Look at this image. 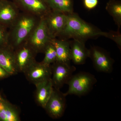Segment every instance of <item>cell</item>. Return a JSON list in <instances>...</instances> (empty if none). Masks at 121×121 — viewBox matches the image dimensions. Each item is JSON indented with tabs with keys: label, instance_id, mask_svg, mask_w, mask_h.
Instances as JSON below:
<instances>
[{
	"label": "cell",
	"instance_id": "cell-1",
	"mask_svg": "<svg viewBox=\"0 0 121 121\" xmlns=\"http://www.w3.org/2000/svg\"><path fill=\"white\" fill-rule=\"evenodd\" d=\"M41 19L30 13L20 12L8 29L9 46L15 50L26 43Z\"/></svg>",
	"mask_w": 121,
	"mask_h": 121
},
{
	"label": "cell",
	"instance_id": "cell-3",
	"mask_svg": "<svg viewBox=\"0 0 121 121\" xmlns=\"http://www.w3.org/2000/svg\"><path fill=\"white\" fill-rule=\"evenodd\" d=\"M97 82L95 76L89 72H82L73 75L67 83L68 89L64 95H74L79 97L86 95Z\"/></svg>",
	"mask_w": 121,
	"mask_h": 121
},
{
	"label": "cell",
	"instance_id": "cell-13",
	"mask_svg": "<svg viewBox=\"0 0 121 121\" xmlns=\"http://www.w3.org/2000/svg\"><path fill=\"white\" fill-rule=\"evenodd\" d=\"M0 65L10 76L19 73L15 63L14 50L9 45L0 48Z\"/></svg>",
	"mask_w": 121,
	"mask_h": 121
},
{
	"label": "cell",
	"instance_id": "cell-24",
	"mask_svg": "<svg viewBox=\"0 0 121 121\" xmlns=\"http://www.w3.org/2000/svg\"><path fill=\"white\" fill-rule=\"evenodd\" d=\"M9 77L10 76L0 65V80H3Z\"/></svg>",
	"mask_w": 121,
	"mask_h": 121
},
{
	"label": "cell",
	"instance_id": "cell-6",
	"mask_svg": "<svg viewBox=\"0 0 121 121\" xmlns=\"http://www.w3.org/2000/svg\"><path fill=\"white\" fill-rule=\"evenodd\" d=\"M90 56L93 66L98 72L110 73L112 71L114 61L109 53L101 48L97 46L90 49Z\"/></svg>",
	"mask_w": 121,
	"mask_h": 121
},
{
	"label": "cell",
	"instance_id": "cell-17",
	"mask_svg": "<svg viewBox=\"0 0 121 121\" xmlns=\"http://www.w3.org/2000/svg\"><path fill=\"white\" fill-rule=\"evenodd\" d=\"M54 45L57 55L56 61L70 64V42L67 40L58 39H52L51 41Z\"/></svg>",
	"mask_w": 121,
	"mask_h": 121
},
{
	"label": "cell",
	"instance_id": "cell-8",
	"mask_svg": "<svg viewBox=\"0 0 121 121\" xmlns=\"http://www.w3.org/2000/svg\"><path fill=\"white\" fill-rule=\"evenodd\" d=\"M43 18L50 37L58 38L66 24L67 14L51 10Z\"/></svg>",
	"mask_w": 121,
	"mask_h": 121
},
{
	"label": "cell",
	"instance_id": "cell-2",
	"mask_svg": "<svg viewBox=\"0 0 121 121\" xmlns=\"http://www.w3.org/2000/svg\"><path fill=\"white\" fill-rule=\"evenodd\" d=\"M102 32L73 12L67 14L66 24L58 38L67 40L73 39L85 43L89 39L101 36Z\"/></svg>",
	"mask_w": 121,
	"mask_h": 121
},
{
	"label": "cell",
	"instance_id": "cell-20",
	"mask_svg": "<svg viewBox=\"0 0 121 121\" xmlns=\"http://www.w3.org/2000/svg\"><path fill=\"white\" fill-rule=\"evenodd\" d=\"M43 53L44 57L41 62L47 65H51L57 60V55L55 48L51 42L45 48Z\"/></svg>",
	"mask_w": 121,
	"mask_h": 121
},
{
	"label": "cell",
	"instance_id": "cell-14",
	"mask_svg": "<svg viewBox=\"0 0 121 121\" xmlns=\"http://www.w3.org/2000/svg\"><path fill=\"white\" fill-rule=\"evenodd\" d=\"M70 42L71 60L75 65L84 64L90 56V50L86 47L85 43L75 39Z\"/></svg>",
	"mask_w": 121,
	"mask_h": 121
},
{
	"label": "cell",
	"instance_id": "cell-9",
	"mask_svg": "<svg viewBox=\"0 0 121 121\" xmlns=\"http://www.w3.org/2000/svg\"><path fill=\"white\" fill-rule=\"evenodd\" d=\"M20 11L43 18L51 9L46 0H13Z\"/></svg>",
	"mask_w": 121,
	"mask_h": 121
},
{
	"label": "cell",
	"instance_id": "cell-25",
	"mask_svg": "<svg viewBox=\"0 0 121 121\" xmlns=\"http://www.w3.org/2000/svg\"></svg>",
	"mask_w": 121,
	"mask_h": 121
},
{
	"label": "cell",
	"instance_id": "cell-12",
	"mask_svg": "<svg viewBox=\"0 0 121 121\" xmlns=\"http://www.w3.org/2000/svg\"><path fill=\"white\" fill-rule=\"evenodd\" d=\"M20 10L13 1L0 0V25L8 29L20 13Z\"/></svg>",
	"mask_w": 121,
	"mask_h": 121
},
{
	"label": "cell",
	"instance_id": "cell-7",
	"mask_svg": "<svg viewBox=\"0 0 121 121\" xmlns=\"http://www.w3.org/2000/svg\"><path fill=\"white\" fill-rule=\"evenodd\" d=\"M66 96L60 90L53 88L52 93L44 109L53 119L62 117L66 107Z\"/></svg>",
	"mask_w": 121,
	"mask_h": 121
},
{
	"label": "cell",
	"instance_id": "cell-21",
	"mask_svg": "<svg viewBox=\"0 0 121 121\" xmlns=\"http://www.w3.org/2000/svg\"><path fill=\"white\" fill-rule=\"evenodd\" d=\"M101 36L107 37L113 40L119 49H121V35L120 31H110L108 32H102Z\"/></svg>",
	"mask_w": 121,
	"mask_h": 121
},
{
	"label": "cell",
	"instance_id": "cell-11",
	"mask_svg": "<svg viewBox=\"0 0 121 121\" xmlns=\"http://www.w3.org/2000/svg\"><path fill=\"white\" fill-rule=\"evenodd\" d=\"M27 80L35 84L51 78V65L36 61L23 72Z\"/></svg>",
	"mask_w": 121,
	"mask_h": 121
},
{
	"label": "cell",
	"instance_id": "cell-5",
	"mask_svg": "<svg viewBox=\"0 0 121 121\" xmlns=\"http://www.w3.org/2000/svg\"><path fill=\"white\" fill-rule=\"evenodd\" d=\"M51 80L53 87L60 90L67 84L76 68L70 64L56 61L51 65Z\"/></svg>",
	"mask_w": 121,
	"mask_h": 121
},
{
	"label": "cell",
	"instance_id": "cell-19",
	"mask_svg": "<svg viewBox=\"0 0 121 121\" xmlns=\"http://www.w3.org/2000/svg\"><path fill=\"white\" fill-rule=\"evenodd\" d=\"M106 9L112 17L117 26V31H120L121 26V1L118 0H110L107 4Z\"/></svg>",
	"mask_w": 121,
	"mask_h": 121
},
{
	"label": "cell",
	"instance_id": "cell-10",
	"mask_svg": "<svg viewBox=\"0 0 121 121\" xmlns=\"http://www.w3.org/2000/svg\"><path fill=\"white\" fill-rule=\"evenodd\" d=\"M15 63L19 72H23L35 62L37 54L26 43L14 50Z\"/></svg>",
	"mask_w": 121,
	"mask_h": 121
},
{
	"label": "cell",
	"instance_id": "cell-22",
	"mask_svg": "<svg viewBox=\"0 0 121 121\" xmlns=\"http://www.w3.org/2000/svg\"><path fill=\"white\" fill-rule=\"evenodd\" d=\"M8 29L0 25V48L9 46Z\"/></svg>",
	"mask_w": 121,
	"mask_h": 121
},
{
	"label": "cell",
	"instance_id": "cell-23",
	"mask_svg": "<svg viewBox=\"0 0 121 121\" xmlns=\"http://www.w3.org/2000/svg\"><path fill=\"white\" fill-rule=\"evenodd\" d=\"M98 2V0H83L84 6L89 10L94 9L97 5Z\"/></svg>",
	"mask_w": 121,
	"mask_h": 121
},
{
	"label": "cell",
	"instance_id": "cell-4",
	"mask_svg": "<svg viewBox=\"0 0 121 121\" xmlns=\"http://www.w3.org/2000/svg\"><path fill=\"white\" fill-rule=\"evenodd\" d=\"M52 39L43 17L41 18L39 25L30 35L26 43L37 54L43 53L45 48L51 43Z\"/></svg>",
	"mask_w": 121,
	"mask_h": 121
},
{
	"label": "cell",
	"instance_id": "cell-16",
	"mask_svg": "<svg viewBox=\"0 0 121 121\" xmlns=\"http://www.w3.org/2000/svg\"><path fill=\"white\" fill-rule=\"evenodd\" d=\"M35 98L36 103L43 109L53 91L51 78L35 84Z\"/></svg>",
	"mask_w": 121,
	"mask_h": 121
},
{
	"label": "cell",
	"instance_id": "cell-15",
	"mask_svg": "<svg viewBox=\"0 0 121 121\" xmlns=\"http://www.w3.org/2000/svg\"><path fill=\"white\" fill-rule=\"evenodd\" d=\"M20 113L16 106L0 93V121H20Z\"/></svg>",
	"mask_w": 121,
	"mask_h": 121
},
{
	"label": "cell",
	"instance_id": "cell-18",
	"mask_svg": "<svg viewBox=\"0 0 121 121\" xmlns=\"http://www.w3.org/2000/svg\"><path fill=\"white\" fill-rule=\"evenodd\" d=\"M51 9L66 14L74 12L73 0H46Z\"/></svg>",
	"mask_w": 121,
	"mask_h": 121
}]
</instances>
